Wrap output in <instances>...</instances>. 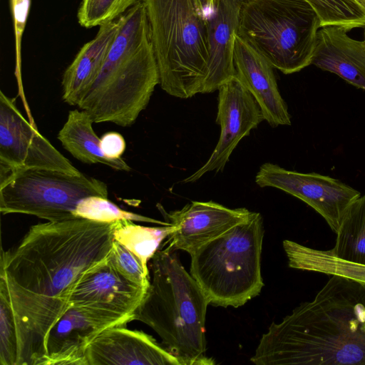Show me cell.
Returning <instances> with one entry per match:
<instances>
[{"instance_id":"cell-5","label":"cell","mask_w":365,"mask_h":365,"mask_svg":"<svg viewBox=\"0 0 365 365\" xmlns=\"http://www.w3.org/2000/svg\"><path fill=\"white\" fill-rule=\"evenodd\" d=\"M160 85L169 95L202 93L207 76V19L195 0H143Z\"/></svg>"},{"instance_id":"cell-6","label":"cell","mask_w":365,"mask_h":365,"mask_svg":"<svg viewBox=\"0 0 365 365\" xmlns=\"http://www.w3.org/2000/svg\"><path fill=\"white\" fill-rule=\"evenodd\" d=\"M264 233L260 213L252 212L245 220L190 255V274L210 304L237 308L260 293Z\"/></svg>"},{"instance_id":"cell-20","label":"cell","mask_w":365,"mask_h":365,"mask_svg":"<svg viewBox=\"0 0 365 365\" xmlns=\"http://www.w3.org/2000/svg\"><path fill=\"white\" fill-rule=\"evenodd\" d=\"M93 123L86 111L71 110L57 138L67 151L84 163H100L117 170L130 171L131 168L124 160L110 159L104 154L101 138L94 132Z\"/></svg>"},{"instance_id":"cell-12","label":"cell","mask_w":365,"mask_h":365,"mask_svg":"<svg viewBox=\"0 0 365 365\" xmlns=\"http://www.w3.org/2000/svg\"><path fill=\"white\" fill-rule=\"evenodd\" d=\"M217 91L218 142L207 162L184 179L185 183L195 182L208 172L222 171L239 142L264 120L257 102L236 76Z\"/></svg>"},{"instance_id":"cell-3","label":"cell","mask_w":365,"mask_h":365,"mask_svg":"<svg viewBox=\"0 0 365 365\" xmlns=\"http://www.w3.org/2000/svg\"><path fill=\"white\" fill-rule=\"evenodd\" d=\"M119 18L102 68L77 106L93 123L127 127L145 109L160 78L144 1Z\"/></svg>"},{"instance_id":"cell-10","label":"cell","mask_w":365,"mask_h":365,"mask_svg":"<svg viewBox=\"0 0 365 365\" xmlns=\"http://www.w3.org/2000/svg\"><path fill=\"white\" fill-rule=\"evenodd\" d=\"M0 168L47 169L71 174L78 170L27 121L14 100L0 91Z\"/></svg>"},{"instance_id":"cell-26","label":"cell","mask_w":365,"mask_h":365,"mask_svg":"<svg viewBox=\"0 0 365 365\" xmlns=\"http://www.w3.org/2000/svg\"><path fill=\"white\" fill-rule=\"evenodd\" d=\"M141 0H82L78 12L81 26L91 28L116 20Z\"/></svg>"},{"instance_id":"cell-23","label":"cell","mask_w":365,"mask_h":365,"mask_svg":"<svg viewBox=\"0 0 365 365\" xmlns=\"http://www.w3.org/2000/svg\"><path fill=\"white\" fill-rule=\"evenodd\" d=\"M173 230L172 225L146 227L130 220H120L115 222L113 237L133 253L149 272L148 262Z\"/></svg>"},{"instance_id":"cell-30","label":"cell","mask_w":365,"mask_h":365,"mask_svg":"<svg viewBox=\"0 0 365 365\" xmlns=\"http://www.w3.org/2000/svg\"><path fill=\"white\" fill-rule=\"evenodd\" d=\"M101 146L104 154L110 159H119L123 154L125 140L121 134L117 132H108L101 138Z\"/></svg>"},{"instance_id":"cell-28","label":"cell","mask_w":365,"mask_h":365,"mask_svg":"<svg viewBox=\"0 0 365 365\" xmlns=\"http://www.w3.org/2000/svg\"><path fill=\"white\" fill-rule=\"evenodd\" d=\"M110 264L130 282L148 289L150 274L143 267L140 259L118 241H113L107 258Z\"/></svg>"},{"instance_id":"cell-32","label":"cell","mask_w":365,"mask_h":365,"mask_svg":"<svg viewBox=\"0 0 365 365\" xmlns=\"http://www.w3.org/2000/svg\"><path fill=\"white\" fill-rule=\"evenodd\" d=\"M241 1H245V0H241Z\"/></svg>"},{"instance_id":"cell-18","label":"cell","mask_w":365,"mask_h":365,"mask_svg":"<svg viewBox=\"0 0 365 365\" xmlns=\"http://www.w3.org/2000/svg\"><path fill=\"white\" fill-rule=\"evenodd\" d=\"M348 31L340 26L321 27L312 64L365 90V39H354Z\"/></svg>"},{"instance_id":"cell-24","label":"cell","mask_w":365,"mask_h":365,"mask_svg":"<svg viewBox=\"0 0 365 365\" xmlns=\"http://www.w3.org/2000/svg\"><path fill=\"white\" fill-rule=\"evenodd\" d=\"M324 26H340L349 31L365 26V0H305Z\"/></svg>"},{"instance_id":"cell-19","label":"cell","mask_w":365,"mask_h":365,"mask_svg":"<svg viewBox=\"0 0 365 365\" xmlns=\"http://www.w3.org/2000/svg\"><path fill=\"white\" fill-rule=\"evenodd\" d=\"M120 26V18L101 26L95 38L80 49L63 75L64 102L71 106L78 104L100 73Z\"/></svg>"},{"instance_id":"cell-13","label":"cell","mask_w":365,"mask_h":365,"mask_svg":"<svg viewBox=\"0 0 365 365\" xmlns=\"http://www.w3.org/2000/svg\"><path fill=\"white\" fill-rule=\"evenodd\" d=\"M165 222L174 228L165 242L173 250L192 254L200 247L245 220L252 213L245 207L231 209L213 201H192L167 212L158 205Z\"/></svg>"},{"instance_id":"cell-22","label":"cell","mask_w":365,"mask_h":365,"mask_svg":"<svg viewBox=\"0 0 365 365\" xmlns=\"http://www.w3.org/2000/svg\"><path fill=\"white\" fill-rule=\"evenodd\" d=\"M336 234L330 252L341 259L365 265V195L351 205Z\"/></svg>"},{"instance_id":"cell-11","label":"cell","mask_w":365,"mask_h":365,"mask_svg":"<svg viewBox=\"0 0 365 365\" xmlns=\"http://www.w3.org/2000/svg\"><path fill=\"white\" fill-rule=\"evenodd\" d=\"M255 182L260 187H274L304 201L335 233L351 205L361 196L358 190L329 176L288 170L271 163L260 166Z\"/></svg>"},{"instance_id":"cell-29","label":"cell","mask_w":365,"mask_h":365,"mask_svg":"<svg viewBox=\"0 0 365 365\" xmlns=\"http://www.w3.org/2000/svg\"><path fill=\"white\" fill-rule=\"evenodd\" d=\"M31 0H11V9L15 32L16 71L20 75L21 43L29 12Z\"/></svg>"},{"instance_id":"cell-2","label":"cell","mask_w":365,"mask_h":365,"mask_svg":"<svg viewBox=\"0 0 365 365\" xmlns=\"http://www.w3.org/2000/svg\"><path fill=\"white\" fill-rule=\"evenodd\" d=\"M250 361L365 365V284L331 275L313 300L270 324Z\"/></svg>"},{"instance_id":"cell-16","label":"cell","mask_w":365,"mask_h":365,"mask_svg":"<svg viewBox=\"0 0 365 365\" xmlns=\"http://www.w3.org/2000/svg\"><path fill=\"white\" fill-rule=\"evenodd\" d=\"M241 0H215L207 18V76L202 93H210L235 76L233 55Z\"/></svg>"},{"instance_id":"cell-27","label":"cell","mask_w":365,"mask_h":365,"mask_svg":"<svg viewBox=\"0 0 365 365\" xmlns=\"http://www.w3.org/2000/svg\"><path fill=\"white\" fill-rule=\"evenodd\" d=\"M17 338L14 319L6 289L0 285V364L16 365Z\"/></svg>"},{"instance_id":"cell-25","label":"cell","mask_w":365,"mask_h":365,"mask_svg":"<svg viewBox=\"0 0 365 365\" xmlns=\"http://www.w3.org/2000/svg\"><path fill=\"white\" fill-rule=\"evenodd\" d=\"M76 217L85 218L96 222L113 223L120 220H130L149 222L162 226L170 225L151 217L122 210L108 200L101 196H89L82 199L74 211Z\"/></svg>"},{"instance_id":"cell-8","label":"cell","mask_w":365,"mask_h":365,"mask_svg":"<svg viewBox=\"0 0 365 365\" xmlns=\"http://www.w3.org/2000/svg\"><path fill=\"white\" fill-rule=\"evenodd\" d=\"M108 197L107 185L82 173L47 169L12 170L0 180V212L25 214L49 222L76 218L78 203L89 196Z\"/></svg>"},{"instance_id":"cell-31","label":"cell","mask_w":365,"mask_h":365,"mask_svg":"<svg viewBox=\"0 0 365 365\" xmlns=\"http://www.w3.org/2000/svg\"><path fill=\"white\" fill-rule=\"evenodd\" d=\"M196 3L202 12V14L207 17L212 13L215 7V0H195Z\"/></svg>"},{"instance_id":"cell-4","label":"cell","mask_w":365,"mask_h":365,"mask_svg":"<svg viewBox=\"0 0 365 365\" xmlns=\"http://www.w3.org/2000/svg\"><path fill=\"white\" fill-rule=\"evenodd\" d=\"M176 250L159 248L148 266L150 283L134 320L145 323L182 365H211L205 325L210 302L181 263Z\"/></svg>"},{"instance_id":"cell-7","label":"cell","mask_w":365,"mask_h":365,"mask_svg":"<svg viewBox=\"0 0 365 365\" xmlns=\"http://www.w3.org/2000/svg\"><path fill=\"white\" fill-rule=\"evenodd\" d=\"M319 19L305 0L242 1L237 35L284 74L312 64Z\"/></svg>"},{"instance_id":"cell-21","label":"cell","mask_w":365,"mask_h":365,"mask_svg":"<svg viewBox=\"0 0 365 365\" xmlns=\"http://www.w3.org/2000/svg\"><path fill=\"white\" fill-rule=\"evenodd\" d=\"M283 248L291 268L341 276L365 284L364 264L341 259L330 250L313 249L288 240L283 241Z\"/></svg>"},{"instance_id":"cell-15","label":"cell","mask_w":365,"mask_h":365,"mask_svg":"<svg viewBox=\"0 0 365 365\" xmlns=\"http://www.w3.org/2000/svg\"><path fill=\"white\" fill-rule=\"evenodd\" d=\"M233 62L235 76L255 98L268 124L273 128L291 125L290 115L279 93L274 68L238 35L235 38Z\"/></svg>"},{"instance_id":"cell-17","label":"cell","mask_w":365,"mask_h":365,"mask_svg":"<svg viewBox=\"0 0 365 365\" xmlns=\"http://www.w3.org/2000/svg\"><path fill=\"white\" fill-rule=\"evenodd\" d=\"M109 328L81 309L71 306L51 329L41 365H87V350Z\"/></svg>"},{"instance_id":"cell-1","label":"cell","mask_w":365,"mask_h":365,"mask_svg":"<svg viewBox=\"0 0 365 365\" xmlns=\"http://www.w3.org/2000/svg\"><path fill=\"white\" fill-rule=\"evenodd\" d=\"M114 225L81 217L48 221L31 226L11 250H1L0 285L14 319L16 365H41L48 332L70 308L74 287L107 259Z\"/></svg>"},{"instance_id":"cell-14","label":"cell","mask_w":365,"mask_h":365,"mask_svg":"<svg viewBox=\"0 0 365 365\" xmlns=\"http://www.w3.org/2000/svg\"><path fill=\"white\" fill-rule=\"evenodd\" d=\"M87 365H182L181 361L148 334L115 326L91 343Z\"/></svg>"},{"instance_id":"cell-9","label":"cell","mask_w":365,"mask_h":365,"mask_svg":"<svg viewBox=\"0 0 365 365\" xmlns=\"http://www.w3.org/2000/svg\"><path fill=\"white\" fill-rule=\"evenodd\" d=\"M146 290L118 273L106 259L82 275L69 302L108 327L121 326L134 320Z\"/></svg>"}]
</instances>
